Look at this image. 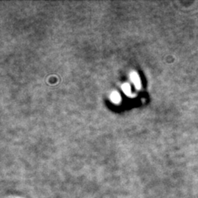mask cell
I'll return each mask as SVG.
<instances>
[{
	"instance_id": "7a4b0ae2",
	"label": "cell",
	"mask_w": 198,
	"mask_h": 198,
	"mask_svg": "<svg viewBox=\"0 0 198 198\" xmlns=\"http://www.w3.org/2000/svg\"><path fill=\"white\" fill-rule=\"evenodd\" d=\"M110 99L113 103L115 104H118L121 102V96L117 92H112V94L110 95Z\"/></svg>"
},
{
	"instance_id": "3957f363",
	"label": "cell",
	"mask_w": 198,
	"mask_h": 198,
	"mask_svg": "<svg viewBox=\"0 0 198 198\" xmlns=\"http://www.w3.org/2000/svg\"><path fill=\"white\" fill-rule=\"evenodd\" d=\"M121 88H122V91L124 92L125 95L131 96V86L129 84H123Z\"/></svg>"
},
{
	"instance_id": "6da1fadb",
	"label": "cell",
	"mask_w": 198,
	"mask_h": 198,
	"mask_svg": "<svg viewBox=\"0 0 198 198\" xmlns=\"http://www.w3.org/2000/svg\"><path fill=\"white\" fill-rule=\"evenodd\" d=\"M130 77H131L132 83L134 84L135 88L139 89L140 87H141V83H140V79H139V77L138 74L135 72H132L131 73V75H130Z\"/></svg>"
}]
</instances>
